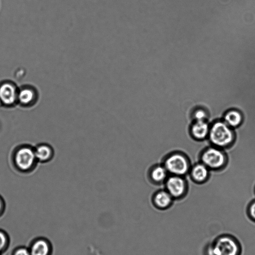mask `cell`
<instances>
[{"label": "cell", "mask_w": 255, "mask_h": 255, "mask_svg": "<svg viewBox=\"0 0 255 255\" xmlns=\"http://www.w3.org/2000/svg\"><path fill=\"white\" fill-rule=\"evenodd\" d=\"M241 248L238 241L233 236L223 235L213 242L210 248L211 255H240Z\"/></svg>", "instance_id": "cell-3"}, {"label": "cell", "mask_w": 255, "mask_h": 255, "mask_svg": "<svg viewBox=\"0 0 255 255\" xmlns=\"http://www.w3.org/2000/svg\"><path fill=\"white\" fill-rule=\"evenodd\" d=\"M198 160L210 169H217L224 166L226 156L222 148L211 146L199 153Z\"/></svg>", "instance_id": "cell-5"}, {"label": "cell", "mask_w": 255, "mask_h": 255, "mask_svg": "<svg viewBox=\"0 0 255 255\" xmlns=\"http://www.w3.org/2000/svg\"><path fill=\"white\" fill-rule=\"evenodd\" d=\"M248 213L251 219L255 221V200L249 206Z\"/></svg>", "instance_id": "cell-17"}, {"label": "cell", "mask_w": 255, "mask_h": 255, "mask_svg": "<svg viewBox=\"0 0 255 255\" xmlns=\"http://www.w3.org/2000/svg\"><path fill=\"white\" fill-rule=\"evenodd\" d=\"M208 118V112L202 106H199L193 109L190 114V121H207Z\"/></svg>", "instance_id": "cell-16"}, {"label": "cell", "mask_w": 255, "mask_h": 255, "mask_svg": "<svg viewBox=\"0 0 255 255\" xmlns=\"http://www.w3.org/2000/svg\"><path fill=\"white\" fill-rule=\"evenodd\" d=\"M7 243V238L4 233L0 231V252L5 247Z\"/></svg>", "instance_id": "cell-18"}, {"label": "cell", "mask_w": 255, "mask_h": 255, "mask_svg": "<svg viewBox=\"0 0 255 255\" xmlns=\"http://www.w3.org/2000/svg\"><path fill=\"white\" fill-rule=\"evenodd\" d=\"M163 185L174 201L183 200L189 192V182L185 176L169 175Z\"/></svg>", "instance_id": "cell-4"}, {"label": "cell", "mask_w": 255, "mask_h": 255, "mask_svg": "<svg viewBox=\"0 0 255 255\" xmlns=\"http://www.w3.org/2000/svg\"><path fill=\"white\" fill-rule=\"evenodd\" d=\"M174 201L171 196L164 188L155 191L151 198L152 206L157 210L160 211L170 209Z\"/></svg>", "instance_id": "cell-8"}, {"label": "cell", "mask_w": 255, "mask_h": 255, "mask_svg": "<svg viewBox=\"0 0 255 255\" xmlns=\"http://www.w3.org/2000/svg\"><path fill=\"white\" fill-rule=\"evenodd\" d=\"M14 255H30V253L26 249H20L16 251Z\"/></svg>", "instance_id": "cell-19"}, {"label": "cell", "mask_w": 255, "mask_h": 255, "mask_svg": "<svg viewBox=\"0 0 255 255\" xmlns=\"http://www.w3.org/2000/svg\"><path fill=\"white\" fill-rule=\"evenodd\" d=\"M169 175L168 171L161 163L151 165L147 172L148 181L155 185H163Z\"/></svg>", "instance_id": "cell-9"}, {"label": "cell", "mask_w": 255, "mask_h": 255, "mask_svg": "<svg viewBox=\"0 0 255 255\" xmlns=\"http://www.w3.org/2000/svg\"><path fill=\"white\" fill-rule=\"evenodd\" d=\"M208 138L213 146L223 148L233 142L234 133L223 120H217L210 125Z\"/></svg>", "instance_id": "cell-2"}, {"label": "cell", "mask_w": 255, "mask_h": 255, "mask_svg": "<svg viewBox=\"0 0 255 255\" xmlns=\"http://www.w3.org/2000/svg\"><path fill=\"white\" fill-rule=\"evenodd\" d=\"M210 126L207 121H190L188 128L189 135L195 142L203 141L208 138Z\"/></svg>", "instance_id": "cell-7"}, {"label": "cell", "mask_w": 255, "mask_h": 255, "mask_svg": "<svg viewBox=\"0 0 255 255\" xmlns=\"http://www.w3.org/2000/svg\"><path fill=\"white\" fill-rule=\"evenodd\" d=\"M169 175L187 176L192 164L189 156L181 150H173L163 157L161 162Z\"/></svg>", "instance_id": "cell-1"}, {"label": "cell", "mask_w": 255, "mask_h": 255, "mask_svg": "<svg viewBox=\"0 0 255 255\" xmlns=\"http://www.w3.org/2000/svg\"><path fill=\"white\" fill-rule=\"evenodd\" d=\"M49 252V248L48 244L44 241L39 240L36 241L32 245L31 255H48Z\"/></svg>", "instance_id": "cell-14"}, {"label": "cell", "mask_w": 255, "mask_h": 255, "mask_svg": "<svg viewBox=\"0 0 255 255\" xmlns=\"http://www.w3.org/2000/svg\"><path fill=\"white\" fill-rule=\"evenodd\" d=\"M209 173V169L205 165L195 161L192 163L187 176L193 184H200L206 181Z\"/></svg>", "instance_id": "cell-10"}, {"label": "cell", "mask_w": 255, "mask_h": 255, "mask_svg": "<svg viewBox=\"0 0 255 255\" xmlns=\"http://www.w3.org/2000/svg\"><path fill=\"white\" fill-rule=\"evenodd\" d=\"M3 206V201L2 200L1 198L0 197V213L1 212L2 210Z\"/></svg>", "instance_id": "cell-20"}, {"label": "cell", "mask_w": 255, "mask_h": 255, "mask_svg": "<svg viewBox=\"0 0 255 255\" xmlns=\"http://www.w3.org/2000/svg\"><path fill=\"white\" fill-rule=\"evenodd\" d=\"M36 160L34 151L28 146H22L15 152L14 161L19 170L23 171L31 169Z\"/></svg>", "instance_id": "cell-6"}, {"label": "cell", "mask_w": 255, "mask_h": 255, "mask_svg": "<svg viewBox=\"0 0 255 255\" xmlns=\"http://www.w3.org/2000/svg\"><path fill=\"white\" fill-rule=\"evenodd\" d=\"M17 99L15 87L11 84L5 83L0 86V101L3 105H12Z\"/></svg>", "instance_id": "cell-11"}, {"label": "cell", "mask_w": 255, "mask_h": 255, "mask_svg": "<svg viewBox=\"0 0 255 255\" xmlns=\"http://www.w3.org/2000/svg\"><path fill=\"white\" fill-rule=\"evenodd\" d=\"M34 93L31 89L24 88L17 94V100L23 105L30 104L34 100Z\"/></svg>", "instance_id": "cell-15"}, {"label": "cell", "mask_w": 255, "mask_h": 255, "mask_svg": "<svg viewBox=\"0 0 255 255\" xmlns=\"http://www.w3.org/2000/svg\"><path fill=\"white\" fill-rule=\"evenodd\" d=\"M34 151L36 160L41 162L48 161L53 155V150L51 147L45 144L38 145L34 149Z\"/></svg>", "instance_id": "cell-13"}, {"label": "cell", "mask_w": 255, "mask_h": 255, "mask_svg": "<svg viewBox=\"0 0 255 255\" xmlns=\"http://www.w3.org/2000/svg\"><path fill=\"white\" fill-rule=\"evenodd\" d=\"M222 120L231 128H235L241 124L243 117L239 110L230 109L225 112Z\"/></svg>", "instance_id": "cell-12"}]
</instances>
